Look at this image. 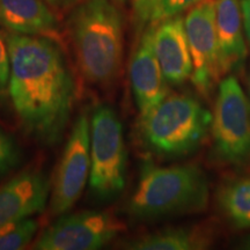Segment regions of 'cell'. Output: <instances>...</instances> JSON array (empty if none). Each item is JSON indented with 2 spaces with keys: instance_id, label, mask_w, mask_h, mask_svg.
Listing matches in <instances>:
<instances>
[{
  "instance_id": "cell-1",
  "label": "cell",
  "mask_w": 250,
  "mask_h": 250,
  "mask_svg": "<svg viewBox=\"0 0 250 250\" xmlns=\"http://www.w3.org/2000/svg\"><path fill=\"white\" fill-rule=\"evenodd\" d=\"M11 58L8 95L21 126L43 145H56L77 98L74 76L58 41L5 34Z\"/></svg>"
},
{
  "instance_id": "cell-2",
  "label": "cell",
  "mask_w": 250,
  "mask_h": 250,
  "mask_svg": "<svg viewBox=\"0 0 250 250\" xmlns=\"http://www.w3.org/2000/svg\"><path fill=\"white\" fill-rule=\"evenodd\" d=\"M68 33L83 78L110 87L120 78L124 55L123 17L111 0H83L68 19Z\"/></svg>"
},
{
  "instance_id": "cell-3",
  "label": "cell",
  "mask_w": 250,
  "mask_h": 250,
  "mask_svg": "<svg viewBox=\"0 0 250 250\" xmlns=\"http://www.w3.org/2000/svg\"><path fill=\"white\" fill-rule=\"evenodd\" d=\"M208 198V179L198 166L161 167L146 162L126 212L136 221L198 213L205 210Z\"/></svg>"
},
{
  "instance_id": "cell-4",
  "label": "cell",
  "mask_w": 250,
  "mask_h": 250,
  "mask_svg": "<svg viewBox=\"0 0 250 250\" xmlns=\"http://www.w3.org/2000/svg\"><path fill=\"white\" fill-rule=\"evenodd\" d=\"M212 114L192 95L168 94L140 117V134L147 148L162 158L195 152L211 130Z\"/></svg>"
},
{
  "instance_id": "cell-5",
  "label": "cell",
  "mask_w": 250,
  "mask_h": 250,
  "mask_svg": "<svg viewBox=\"0 0 250 250\" xmlns=\"http://www.w3.org/2000/svg\"><path fill=\"white\" fill-rule=\"evenodd\" d=\"M123 125L110 105H99L90 120V176L93 195L110 201L123 191L126 174Z\"/></svg>"
},
{
  "instance_id": "cell-6",
  "label": "cell",
  "mask_w": 250,
  "mask_h": 250,
  "mask_svg": "<svg viewBox=\"0 0 250 250\" xmlns=\"http://www.w3.org/2000/svg\"><path fill=\"white\" fill-rule=\"evenodd\" d=\"M211 132L214 154L228 165L250 162V105L235 77L219 83Z\"/></svg>"
},
{
  "instance_id": "cell-7",
  "label": "cell",
  "mask_w": 250,
  "mask_h": 250,
  "mask_svg": "<svg viewBox=\"0 0 250 250\" xmlns=\"http://www.w3.org/2000/svg\"><path fill=\"white\" fill-rule=\"evenodd\" d=\"M125 224L108 211L62 215L40 234L35 250H96L125 230Z\"/></svg>"
},
{
  "instance_id": "cell-8",
  "label": "cell",
  "mask_w": 250,
  "mask_h": 250,
  "mask_svg": "<svg viewBox=\"0 0 250 250\" xmlns=\"http://www.w3.org/2000/svg\"><path fill=\"white\" fill-rule=\"evenodd\" d=\"M90 165V122L86 115H81L73 123L52 181V215L65 214L79 201L89 180Z\"/></svg>"
},
{
  "instance_id": "cell-9",
  "label": "cell",
  "mask_w": 250,
  "mask_h": 250,
  "mask_svg": "<svg viewBox=\"0 0 250 250\" xmlns=\"http://www.w3.org/2000/svg\"><path fill=\"white\" fill-rule=\"evenodd\" d=\"M184 27L192 59L191 79L202 95L223 78L215 28V0H201L189 8Z\"/></svg>"
},
{
  "instance_id": "cell-10",
  "label": "cell",
  "mask_w": 250,
  "mask_h": 250,
  "mask_svg": "<svg viewBox=\"0 0 250 250\" xmlns=\"http://www.w3.org/2000/svg\"><path fill=\"white\" fill-rule=\"evenodd\" d=\"M154 26L145 28L130 61V83L140 117L151 111L169 94L153 44Z\"/></svg>"
},
{
  "instance_id": "cell-11",
  "label": "cell",
  "mask_w": 250,
  "mask_h": 250,
  "mask_svg": "<svg viewBox=\"0 0 250 250\" xmlns=\"http://www.w3.org/2000/svg\"><path fill=\"white\" fill-rule=\"evenodd\" d=\"M50 182L43 171L28 169L0 187V228L31 218L44 210Z\"/></svg>"
},
{
  "instance_id": "cell-12",
  "label": "cell",
  "mask_w": 250,
  "mask_h": 250,
  "mask_svg": "<svg viewBox=\"0 0 250 250\" xmlns=\"http://www.w3.org/2000/svg\"><path fill=\"white\" fill-rule=\"evenodd\" d=\"M153 44L166 80L181 85L191 78L192 59L184 27V19L176 15L155 24Z\"/></svg>"
},
{
  "instance_id": "cell-13",
  "label": "cell",
  "mask_w": 250,
  "mask_h": 250,
  "mask_svg": "<svg viewBox=\"0 0 250 250\" xmlns=\"http://www.w3.org/2000/svg\"><path fill=\"white\" fill-rule=\"evenodd\" d=\"M0 27L9 33L50 37L61 43L57 17L45 0H0Z\"/></svg>"
},
{
  "instance_id": "cell-14",
  "label": "cell",
  "mask_w": 250,
  "mask_h": 250,
  "mask_svg": "<svg viewBox=\"0 0 250 250\" xmlns=\"http://www.w3.org/2000/svg\"><path fill=\"white\" fill-rule=\"evenodd\" d=\"M239 0H215V28L223 76L242 67L247 57Z\"/></svg>"
},
{
  "instance_id": "cell-15",
  "label": "cell",
  "mask_w": 250,
  "mask_h": 250,
  "mask_svg": "<svg viewBox=\"0 0 250 250\" xmlns=\"http://www.w3.org/2000/svg\"><path fill=\"white\" fill-rule=\"evenodd\" d=\"M210 235L198 227H170L121 243L127 250H199L210 246Z\"/></svg>"
},
{
  "instance_id": "cell-16",
  "label": "cell",
  "mask_w": 250,
  "mask_h": 250,
  "mask_svg": "<svg viewBox=\"0 0 250 250\" xmlns=\"http://www.w3.org/2000/svg\"><path fill=\"white\" fill-rule=\"evenodd\" d=\"M219 208L236 228L250 227V177L224 183L218 190Z\"/></svg>"
},
{
  "instance_id": "cell-17",
  "label": "cell",
  "mask_w": 250,
  "mask_h": 250,
  "mask_svg": "<svg viewBox=\"0 0 250 250\" xmlns=\"http://www.w3.org/2000/svg\"><path fill=\"white\" fill-rule=\"evenodd\" d=\"M201 0H134L133 17L140 27L155 26L191 8Z\"/></svg>"
},
{
  "instance_id": "cell-18",
  "label": "cell",
  "mask_w": 250,
  "mask_h": 250,
  "mask_svg": "<svg viewBox=\"0 0 250 250\" xmlns=\"http://www.w3.org/2000/svg\"><path fill=\"white\" fill-rule=\"evenodd\" d=\"M39 223L30 218L0 228V250L24 249L33 241Z\"/></svg>"
},
{
  "instance_id": "cell-19",
  "label": "cell",
  "mask_w": 250,
  "mask_h": 250,
  "mask_svg": "<svg viewBox=\"0 0 250 250\" xmlns=\"http://www.w3.org/2000/svg\"><path fill=\"white\" fill-rule=\"evenodd\" d=\"M21 153L13 137L0 127V179L18 167Z\"/></svg>"
},
{
  "instance_id": "cell-20",
  "label": "cell",
  "mask_w": 250,
  "mask_h": 250,
  "mask_svg": "<svg viewBox=\"0 0 250 250\" xmlns=\"http://www.w3.org/2000/svg\"><path fill=\"white\" fill-rule=\"evenodd\" d=\"M11 78V58H9L7 41L5 34L0 31V99L8 93Z\"/></svg>"
},
{
  "instance_id": "cell-21",
  "label": "cell",
  "mask_w": 250,
  "mask_h": 250,
  "mask_svg": "<svg viewBox=\"0 0 250 250\" xmlns=\"http://www.w3.org/2000/svg\"><path fill=\"white\" fill-rule=\"evenodd\" d=\"M45 1L56 11H65V9L76 7L83 0H45Z\"/></svg>"
},
{
  "instance_id": "cell-22",
  "label": "cell",
  "mask_w": 250,
  "mask_h": 250,
  "mask_svg": "<svg viewBox=\"0 0 250 250\" xmlns=\"http://www.w3.org/2000/svg\"><path fill=\"white\" fill-rule=\"evenodd\" d=\"M241 9L243 28H245L246 36L250 43V0H241Z\"/></svg>"
},
{
  "instance_id": "cell-23",
  "label": "cell",
  "mask_w": 250,
  "mask_h": 250,
  "mask_svg": "<svg viewBox=\"0 0 250 250\" xmlns=\"http://www.w3.org/2000/svg\"><path fill=\"white\" fill-rule=\"evenodd\" d=\"M242 248L245 249H250V235L247 237V239L242 243Z\"/></svg>"
},
{
  "instance_id": "cell-24",
  "label": "cell",
  "mask_w": 250,
  "mask_h": 250,
  "mask_svg": "<svg viewBox=\"0 0 250 250\" xmlns=\"http://www.w3.org/2000/svg\"><path fill=\"white\" fill-rule=\"evenodd\" d=\"M249 86H250V79H249ZM250 89V88H249Z\"/></svg>"
}]
</instances>
